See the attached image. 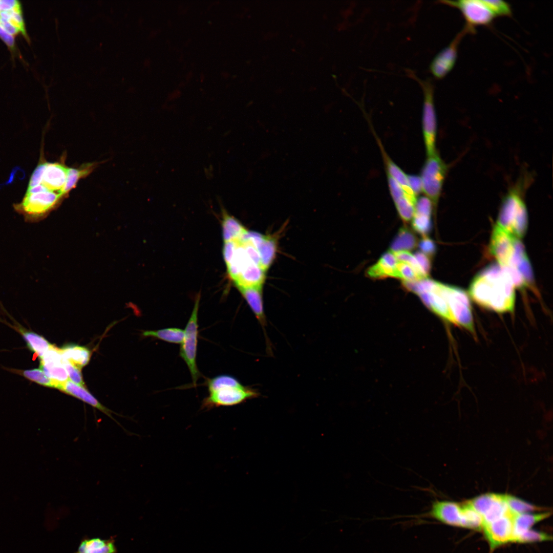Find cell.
<instances>
[{
	"label": "cell",
	"mask_w": 553,
	"mask_h": 553,
	"mask_svg": "<svg viewBox=\"0 0 553 553\" xmlns=\"http://www.w3.org/2000/svg\"><path fill=\"white\" fill-rule=\"evenodd\" d=\"M397 269L400 279L411 281L419 280L413 268L408 264L398 262Z\"/></svg>",
	"instance_id": "cell-40"
},
{
	"label": "cell",
	"mask_w": 553,
	"mask_h": 553,
	"mask_svg": "<svg viewBox=\"0 0 553 553\" xmlns=\"http://www.w3.org/2000/svg\"><path fill=\"white\" fill-rule=\"evenodd\" d=\"M62 197L59 194L50 191L26 193L22 201L15 205L14 208L23 215L26 221L37 222L49 213Z\"/></svg>",
	"instance_id": "cell-5"
},
{
	"label": "cell",
	"mask_w": 553,
	"mask_h": 553,
	"mask_svg": "<svg viewBox=\"0 0 553 553\" xmlns=\"http://www.w3.org/2000/svg\"><path fill=\"white\" fill-rule=\"evenodd\" d=\"M221 224L224 242L239 240L247 231L241 223L224 208H222Z\"/></svg>",
	"instance_id": "cell-21"
},
{
	"label": "cell",
	"mask_w": 553,
	"mask_h": 553,
	"mask_svg": "<svg viewBox=\"0 0 553 553\" xmlns=\"http://www.w3.org/2000/svg\"><path fill=\"white\" fill-rule=\"evenodd\" d=\"M406 72L409 77L419 83L423 91V135L427 157L431 156L437 152L436 149L437 118L434 101V86L431 79H421L409 69Z\"/></svg>",
	"instance_id": "cell-4"
},
{
	"label": "cell",
	"mask_w": 553,
	"mask_h": 553,
	"mask_svg": "<svg viewBox=\"0 0 553 553\" xmlns=\"http://www.w3.org/2000/svg\"><path fill=\"white\" fill-rule=\"evenodd\" d=\"M521 273L527 285L534 282L533 270L528 257H525L516 267Z\"/></svg>",
	"instance_id": "cell-41"
},
{
	"label": "cell",
	"mask_w": 553,
	"mask_h": 553,
	"mask_svg": "<svg viewBox=\"0 0 553 553\" xmlns=\"http://www.w3.org/2000/svg\"><path fill=\"white\" fill-rule=\"evenodd\" d=\"M380 146L381 147V152L386 163L387 174L389 175L401 186L409 197L416 202L417 198L410 188L408 175L384 152L380 144Z\"/></svg>",
	"instance_id": "cell-25"
},
{
	"label": "cell",
	"mask_w": 553,
	"mask_h": 553,
	"mask_svg": "<svg viewBox=\"0 0 553 553\" xmlns=\"http://www.w3.org/2000/svg\"><path fill=\"white\" fill-rule=\"evenodd\" d=\"M411 189L416 197L422 192L420 177L414 175H408Z\"/></svg>",
	"instance_id": "cell-46"
},
{
	"label": "cell",
	"mask_w": 553,
	"mask_h": 553,
	"mask_svg": "<svg viewBox=\"0 0 553 553\" xmlns=\"http://www.w3.org/2000/svg\"><path fill=\"white\" fill-rule=\"evenodd\" d=\"M394 203L399 216L403 220L409 221L413 218L415 212V202L408 197L404 196Z\"/></svg>",
	"instance_id": "cell-35"
},
{
	"label": "cell",
	"mask_w": 553,
	"mask_h": 553,
	"mask_svg": "<svg viewBox=\"0 0 553 553\" xmlns=\"http://www.w3.org/2000/svg\"><path fill=\"white\" fill-rule=\"evenodd\" d=\"M263 286L238 288L262 327L266 342L267 353H272L270 341L267 335V321L263 300Z\"/></svg>",
	"instance_id": "cell-15"
},
{
	"label": "cell",
	"mask_w": 553,
	"mask_h": 553,
	"mask_svg": "<svg viewBox=\"0 0 553 553\" xmlns=\"http://www.w3.org/2000/svg\"><path fill=\"white\" fill-rule=\"evenodd\" d=\"M200 300V294L199 293L196 296L192 314L184 330V337L180 348V356L188 367L194 386L196 385L200 376L196 363L198 337V313Z\"/></svg>",
	"instance_id": "cell-6"
},
{
	"label": "cell",
	"mask_w": 553,
	"mask_h": 553,
	"mask_svg": "<svg viewBox=\"0 0 553 553\" xmlns=\"http://www.w3.org/2000/svg\"><path fill=\"white\" fill-rule=\"evenodd\" d=\"M236 246V240L224 242L223 248V255L226 265L232 260L235 252Z\"/></svg>",
	"instance_id": "cell-44"
},
{
	"label": "cell",
	"mask_w": 553,
	"mask_h": 553,
	"mask_svg": "<svg viewBox=\"0 0 553 553\" xmlns=\"http://www.w3.org/2000/svg\"><path fill=\"white\" fill-rule=\"evenodd\" d=\"M417 241L414 235L408 229L402 228L391 245L392 252L408 251L415 247Z\"/></svg>",
	"instance_id": "cell-30"
},
{
	"label": "cell",
	"mask_w": 553,
	"mask_h": 553,
	"mask_svg": "<svg viewBox=\"0 0 553 553\" xmlns=\"http://www.w3.org/2000/svg\"><path fill=\"white\" fill-rule=\"evenodd\" d=\"M94 167V163H88L79 168H69L66 183L61 193L62 197L66 196L74 188L78 181L82 177L89 175Z\"/></svg>",
	"instance_id": "cell-29"
},
{
	"label": "cell",
	"mask_w": 553,
	"mask_h": 553,
	"mask_svg": "<svg viewBox=\"0 0 553 553\" xmlns=\"http://www.w3.org/2000/svg\"><path fill=\"white\" fill-rule=\"evenodd\" d=\"M60 350L63 359L68 360L81 369L90 361L91 352L86 347L69 344L60 348Z\"/></svg>",
	"instance_id": "cell-22"
},
{
	"label": "cell",
	"mask_w": 553,
	"mask_h": 553,
	"mask_svg": "<svg viewBox=\"0 0 553 553\" xmlns=\"http://www.w3.org/2000/svg\"><path fill=\"white\" fill-rule=\"evenodd\" d=\"M496 224L516 238L524 237L527 229L528 212L520 188L513 187L504 196Z\"/></svg>",
	"instance_id": "cell-3"
},
{
	"label": "cell",
	"mask_w": 553,
	"mask_h": 553,
	"mask_svg": "<svg viewBox=\"0 0 553 553\" xmlns=\"http://www.w3.org/2000/svg\"><path fill=\"white\" fill-rule=\"evenodd\" d=\"M516 514L511 509L506 514L490 522L484 523L482 530L491 549L512 542L514 536V518Z\"/></svg>",
	"instance_id": "cell-11"
},
{
	"label": "cell",
	"mask_w": 553,
	"mask_h": 553,
	"mask_svg": "<svg viewBox=\"0 0 553 553\" xmlns=\"http://www.w3.org/2000/svg\"><path fill=\"white\" fill-rule=\"evenodd\" d=\"M21 374L27 379L40 385L57 388L58 385L48 377L40 369H32L21 371Z\"/></svg>",
	"instance_id": "cell-32"
},
{
	"label": "cell",
	"mask_w": 553,
	"mask_h": 553,
	"mask_svg": "<svg viewBox=\"0 0 553 553\" xmlns=\"http://www.w3.org/2000/svg\"><path fill=\"white\" fill-rule=\"evenodd\" d=\"M443 524L457 527L462 525V509L461 504L447 500H435L431 505L429 511L424 514Z\"/></svg>",
	"instance_id": "cell-14"
},
{
	"label": "cell",
	"mask_w": 553,
	"mask_h": 553,
	"mask_svg": "<svg viewBox=\"0 0 553 553\" xmlns=\"http://www.w3.org/2000/svg\"><path fill=\"white\" fill-rule=\"evenodd\" d=\"M62 360L61 354L56 350L48 351L40 358V369L48 377L58 385V388L69 379Z\"/></svg>",
	"instance_id": "cell-17"
},
{
	"label": "cell",
	"mask_w": 553,
	"mask_h": 553,
	"mask_svg": "<svg viewBox=\"0 0 553 553\" xmlns=\"http://www.w3.org/2000/svg\"><path fill=\"white\" fill-rule=\"evenodd\" d=\"M398 263L393 252L387 251L381 257L377 263L369 268L368 274L373 278L387 276L400 278L397 269Z\"/></svg>",
	"instance_id": "cell-19"
},
{
	"label": "cell",
	"mask_w": 553,
	"mask_h": 553,
	"mask_svg": "<svg viewBox=\"0 0 553 553\" xmlns=\"http://www.w3.org/2000/svg\"><path fill=\"white\" fill-rule=\"evenodd\" d=\"M19 331L28 348L39 358L43 356L52 345L42 336L34 332L21 329H19Z\"/></svg>",
	"instance_id": "cell-27"
},
{
	"label": "cell",
	"mask_w": 553,
	"mask_h": 553,
	"mask_svg": "<svg viewBox=\"0 0 553 553\" xmlns=\"http://www.w3.org/2000/svg\"><path fill=\"white\" fill-rule=\"evenodd\" d=\"M515 286L504 266L492 264L472 280L471 299L480 306L499 313L512 312L515 303Z\"/></svg>",
	"instance_id": "cell-1"
},
{
	"label": "cell",
	"mask_w": 553,
	"mask_h": 553,
	"mask_svg": "<svg viewBox=\"0 0 553 553\" xmlns=\"http://www.w3.org/2000/svg\"><path fill=\"white\" fill-rule=\"evenodd\" d=\"M414 256L423 273L427 277L431 268L430 261L429 258L425 254L420 251L416 252L414 254Z\"/></svg>",
	"instance_id": "cell-43"
},
{
	"label": "cell",
	"mask_w": 553,
	"mask_h": 553,
	"mask_svg": "<svg viewBox=\"0 0 553 553\" xmlns=\"http://www.w3.org/2000/svg\"><path fill=\"white\" fill-rule=\"evenodd\" d=\"M483 2L495 17H509L512 15L511 6L505 1L501 0H484Z\"/></svg>",
	"instance_id": "cell-36"
},
{
	"label": "cell",
	"mask_w": 553,
	"mask_h": 553,
	"mask_svg": "<svg viewBox=\"0 0 553 553\" xmlns=\"http://www.w3.org/2000/svg\"><path fill=\"white\" fill-rule=\"evenodd\" d=\"M446 295L452 323L475 334V327L469 297L463 289L446 285Z\"/></svg>",
	"instance_id": "cell-8"
},
{
	"label": "cell",
	"mask_w": 553,
	"mask_h": 553,
	"mask_svg": "<svg viewBox=\"0 0 553 553\" xmlns=\"http://www.w3.org/2000/svg\"><path fill=\"white\" fill-rule=\"evenodd\" d=\"M510 275L515 288L523 289L528 286L520 271L512 266H504Z\"/></svg>",
	"instance_id": "cell-42"
},
{
	"label": "cell",
	"mask_w": 553,
	"mask_h": 553,
	"mask_svg": "<svg viewBox=\"0 0 553 553\" xmlns=\"http://www.w3.org/2000/svg\"><path fill=\"white\" fill-rule=\"evenodd\" d=\"M207 386L209 394L202 401V410L237 405L260 395L257 390L243 386L229 375H220L208 379Z\"/></svg>",
	"instance_id": "cell-2"
},
{
	"label": "cell",
	"mask_w": 553,
	"mask_h": 553,
	"mask_svg": "<svg viewBox=\"0 0 553 553\" xmlns=\"http://www.w3.org/2000/svg\"><path fill=\"white\" fill-rule=\"evenodd\" d=\"M550 514L551 513L549 512L537 513L529 512L516 514L514 518L513 538L514 536L530 529L533 525L546 519Z\"/></svg>",
	"instance_id": "cell-23"
},
{
	"label": "cell",
	"mask_w": 553,
	"mask_h": 553,
	"mask_svg": "<svg viewBox=\"0 0 553 553\" xmlns=\"http://www.w3.org/2000/svg\"><path fill=\"white\" fill-rule=\"evenodd\" d=\"M505 501L509 508L515 514L529 513L541 509L540 508L510 495H505Z\"/></svg>",
	"instance_id": "cell-33"
},
{
	"label": "cell",
	"mask_w": 553,
	"mask_h": 553,
	"mask_svg": "<svg viewBox=\"0 0 553 553\" xmlns=\"http://www.w3.org/2000/svg\"><path fill=\"white\" fill-rule=\"evenodd\" d=\"M116 551L114 541L94 538L81 541L76 553H115Z\"/></svg>",
	"instance_id": "cell-24"
},
{
	"label": "cell",
	"mask_w": 553,
	"mask_h": 553,
	"mask_svg": "<svg viewBox=\"0 0 553 553\" xmlns=\"http://www.w3.org/2000/svg\"><path fill=\"white\" fill-rule=\"evenodd\" d=\"M62 363L70 379L75 384L85 387L81 371V369L66 359H63Z\"/></svg>",
	"instance_id": "cell-38"
},
{
	"label": "cell",
	"mask_w": 553,
	"mask_h": 553,
	"mask_svg": "<svg viewBox=\"0 0 553 553\" xmlns=\"http://www.w3.org/2000/svg\"><path fill=\"white\" fill-rule=\"evenodd\" d=\"M184 331L178 328H166L157 330H147L142 332L144 337H153L166 342L181 344Z\"/></svg>",
	"instance_id": "cell-28"
},
{
	"label": "cell",
	"mask_w": 553,
	"mask_h": 553,
	"mask_svg": "<svg viewBox=\"0 0 553 553\" xmlns=\"http://www.w3.org/2000/svg\"><path fill=\"white\" fill-rule=\"evenodd\" d=\"M433 204L426 196L420 197L416 199L414 214L431 217Z\"/></svg>",
	"instance_id": "cell-39"
},
{
	"label": "cell",
	"mask_w": 553,
	"mask_h": 553,
	"mask_svg": "<svg viewBox=\"0 0 553 553\" xmlns=\"http://www.w3.org/2000/svg\"><path fill=\"white\" fill-rule=\"evenodd\" d=\"M0 37L9 47H12L14 44V36L6 31L0 24Z\"/></svg>",
	"instance_id": "cell-48"
},
{
	"label": "cell",
	"mask_w": 553,
	"mask_h": 553,
	"mask_svg": "<svg viewBox=\"0 0 553 553\" xmlns=\"http://www.w3.org/2000/svg\"><path fill=\"white\" fill-rule=\"evenodd\" d=\"M19 6L20 4L17 1L0 0V12L9 10Z\"/></svg>",
	"instance_id": "cell-47"
},
{
	"label": "cell",
	"mask_w": 553,
	"mask_h": 553,
	"mask_svg": "<svg viewBox=\"0 0 553 553\" xmlns=\"http://www.w3.org/2000/svg\"><path fill=\"white\" fill-rule=\"evenodd\" d=\"M440 3L458 9L466 21L464 26L470 33H474L476 27L491 25L495 16L483 1H441Z\"/></svg>",
	"instance_id": "cell-10"
},
{
	"label": "cell",
	"mask_w": 553,
	"mask_h": 553,
	"mask_svg": "<svg viewBox=\"0 0 553 553\" xmlns=\"http://www.w3.org/2000/svg\"><path fill=\"white\" fill-rule=\"evenodd\" d=\"M419 246L422 252L427 256L433 255L436 251L434 242L426 236H424L420 241Z\"/></svg>",
	"instance_id": "cell-45"
},
{
	"label": "cell",
	"mask_w": 553,
	"mask_h": 553,
	"mask_svg": "<svg viewBox=\"0 0 553 553\" xmlns=\"http://www.w3.org/2000/svg\"><path fill=\"white\" fill-rule=\"evenodd\" d=\"M68 168L64 164L58 162H41L33 171L28 187L40 185L46 190L56 193L61 196V193L66 183Z\"/></svg>",
	"instance_id": "cell-9"
},
{
	"label": "cell",
	"mask_w": 553,
	"mask_h": 553,
	"mask_svg": "<svg viewBox=\"0 0 553 553\" xmlns=\"http://www.w3.org/2000/svg\"><path fill=\"white\" fill-rule=\"evenodd\" d=\"M462 509V527L481 531L483 525L482 517L466 501L461 504Z\"/></svg>",
	"instance_id": "cell-31"
},
{
	"label": "cell",
	"mask_w": 553,
	"mask_h": 553,
	"mask_svg": "<svg viewBox=\"0 0 553 553\" xmlns=\"http://www.w3.org/2000/svg\"><path fill=\"white\" fill-rule=\"evenodd\" d=\"M448 167L437 152L427 157L420 176L422 192L432 202L437 205L441 193Z\"/></svg>",
	"instance_id": "cell-7"
},
{
	"label": "cell",
	"mask_w": 553,
	"mask_h": 553,
	"mask_svg": "<svg viewBox=\"0 0 553 553\" xmlns=\"http://www.w3.org/2000/svg\"><path fill=\"white\" fill-rule=\"evenodd\" d=\"M551 539L549 535L529 529L514 536L512 542L525 543L548 541Z\"/></svg>",
	"instance_id": "cell-34"
},
{
	"label": "cell",
	"mask_w": 553,
	"mask_h": 553,
	"mask_svg": "<svg viewBox=\"0 0 553 553\" xmlns=\"http://www.w3.org/2000/svg\"><path fill=\"white\" fill-rule=\"evenodd\" d=\"M418 295L431 310L443 320L452 323L446 295V285L436 282L431 291L422 292Z\"/></svg>",
	"instance_id": "cell-16"
},
{
	"label": "cell",
	"mask_w": 553,
	"mask_h": 553,
	"mask_svg": "<svg viewBox=\"0 0 553 553\" xmlns=\"http://www.w3.org/2000/svg\"><path fill=\"white\" fill-rule=\"evenodd\" d=\"M257 249L260 257L261 267L266 271L273 263L277 250V241L271 236L264 235Z\"/></svg>",
	"instance_id": "cell-26"
},
{
	"label": "cell",
	"mask_w": 553,
	"mask_h": 553,
	"mask_svg": "<svg viewBox=\"0 0 553 553\" xmlns=\"http://www.w3.org/2000/svg\"><path fill=\"white\" fill-rule=\"evenodd\" d=\"M431 217L414 214L412 225L414 229L423 236L430 231L431 227Z\"/></svg>",
	"instance_id": "cell-37"
},
{
	"label": "cell",
	"mask_w": 553,
	"mask_h": 553,
	"mask_svg": "<svg viewBox=\"0 0 553 553\" xmlns=\"http://www.w3.org/2000/svg\"><path fill=\"white\" fill-rule=\"evenodd\" d=\"M468 33V30L464 27L450 44L433 59L430 65V70L435 78L442 79L453 69L457 57L459 44L463 37Z\"/></svg>",
	"instance_id": "cell-12"
},
{
	"label": "cell",
	"mask_w": 553,
	"mask_h": 553,
	"mask_svg": "<svg viewBox=\"0 0 553 553\" xmlns=\"http://www.w3.org/2000/svg\"><path fill=\"white\" fill-rule=\"evenodd\" d=\"M516 238L507 231L496 224L493 229L490 251L502 266H508L514 247Z\"/></svg>",
	"instance_id": "cell-13"
},
{
	"label": "cell",
	"mask_w": 553,
	"mask_h": 553,
	"mask_svg": "<svg viewBox=\"0 0 553 553\" xmlns=\"http://www.w3.org/2000/svg\"><path fill=\"white\" fill-rule=\"evenodd\" d=\"M266 272L260 266L251 263L241 270L233 282L237 288L261 286L266 279Z\"/></svg>",
	"instance_id": "cell-20"
},
{
	"label": "cell",
	"mask_w": 553,
	"mask_h": 553,
	"mask_svg": "<svg viewBox=\"0 0 553 553\" xmlns=\"http://www.w3.org/2000/svg\"><path fill=\"white\" fill-rule=\"evenodd\" d=\"M58 389L62 392L74 396L83 402L91 405L93 408L97 409L104 414L107 415L112 419L114 420L117 424H120L112 416V412L111 410L102 405L94 396H93L85 387L80 386L72 382L71 381H67L60 384Z\"/></svg>",
	"instance_id": "cell-18"
}]
</instances>
